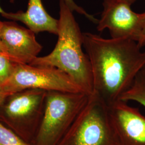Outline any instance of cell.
Listing matches in <instances>:
<instances>
[{"instance_id":"cell-1","label":"cell","mask_w":145,"mask_h":145,"mask_svg":"<svg viewBox=\"0 0 145 145\" xmlns=\"http://www.w3.org/2000/svg\"><path fill=\"white\" fill-rule=\"evenodd\" d=\"M83 47L90 61L93 93L109 106L120 100L145 66V52L128 39L104 38L83 32Z\"/></svg>"},{"instance_id":"cell-2","label":"cell","mask_w":145,"mask_h":145,"mask_svg":"<svg viewBox=\"0 0 145 145\" xmlns=\"http://www.w3.org/2000/svg\"><path fill=\"white\" fill-rule=\"evenodd\" d=\"M73 12L64 0H60L56 46L50 54L37 57L30 65L57 68L69 75L83 92L91 95L93 93L91 65L83 51V32Z\"/></svg>"},{"instance_id":"cell-3","label":"cell","mask_w":145,"mask_h":145,"mask_svg":"<svg viewBox=\"0 0 145 145\" xmlns=\"http://www.w3.org/2000/svg\"><path fill=\"white\" fill-rule=\"evenodd\" d=\"M90 95L82 91H47L42 121L31 145H57L87 103Z\"/></svg>"},{"instance_id":"cell-4","label":"cell","mask_w":145,"mask_h":145,"mask_svg":"<svg viewBox=\"0 0 145 145\" xmlns=\"http://www.w3.org/2000/svg\"><path fill=\"white\" fill-rule=\"evenodd\" d=\"M46 93L26 89L7 95L0 106V122L32 145L42 121Z\"/></svg>"},{"instance_id":"cell-5","label":"cell","mask_w":145,"mask_h":145,"mask_svg":"<svg viewBox=\"0 0 145 145\" xmlns=\"http://www.w3.org/2000/svg\"><path fill=\"white\" fill-rule=\"evenodd\" d=\"M57 145H119L108 106L95 93Z\"/></svg>"},{"instance_id":"cell-6","label":"cell","mask_w":145,"mask_h":145,"mask_svg":"<svg viewBox=\"0 0 145 145\" xmlns=\"http://www.w3.org/2000/svg\"><path fill=\"white\" fill-rule=\"evenodd\" d=\"M26 89L83 92L69 75L57 68L18 63L0 90L8 95Z\"/></svg>"},{"instance_id":"cell-7","label":"cell","mask_w":145,"mask_h":145,"mask_svg":"<svg viewBox=\"0 0 145 145\" xmlns=\"http://www.w3.org/2000/svg\"><path fill=\"white\" fill-rule=\"evenodd\" d=\"M103 10L97 30H109L111 38L128 39L138 42L142 48L145 29V11L137 13L131 5L119 0H103Z\"/></svg>"},{"instance_id":"cell-8","label":"cell","mask_w":145,"mask_h":145,"mask_svg":"<svg viewBox=\"0 0 145 145\" xmlns=\"http://www.w3.org/2000/svg\"><path fill=\"white\" fill-rule=\"evenodd\" d=\"M108 109L119 145H145V117L139 109L120 99Z\"/></svg>"},{"instance_id":"cell-9","label":"cell","mask_w":145,"mask_h":145,"mask_svg":"<svg viewBox=\"0 0 145 145\" xmlns=\"http://www.w3.org/2000/svg\"><path fill=\"white\" fill-rule=\"evenodd\" d=\"M35 33L15 22H3L0 40L5 54L21 64H30L41 52L42 45L37 42Z\"/></svg>"},{"instance_id":"cell-10","label":"cell","mask_w":145,"mask_h":145,"mask_svg":"<svg viewBox=\"0 0 145 145\" xmlns=\"http://www.w3.org/2000/svg\"><path fill=\"white\" fill-rule=\"evenodd\" d=\"M14 1L10 0V3H14ZM0 13L7 19L23 23L35 33L47 32L57 35L58 20L53 18L47 12L42 0H29L25 12L18 11L17 12H8L1 7Z\"/></svg>"},{"instance_id":"cell-11","label":"cell","mask_w":145,"mask_h":145,"mask_svg":"<svg viewBox=\"0 0 145 145\" xmlns=\"http://www.w3.org/2000/svg\"><path fill=\"white\" fill-rule=\"evenodd\" d=\"M120 99L126 102L135 101L145 108V66L138 74L131 87Z\"/></svg>"},{"instance_id":"cell-12","label":"cell","mask_w":145,"mask_h":145,"mask_svg":"<svg viewBox=\"0 0 145 145\" xmlns=\"http://www.w3.org/2000/svg\"><path fill=\"white\" fill-rule=\"evenodd\" d=\"M18 64L5 54H0V87L10 78Z\"/></svg>"},{"instance_id":"cell-13","label":"cell","mask_w":145,"mask_h":145,"mask_svg":"<svg viewBox=\"0 0 145 145\" xmlns=\"http://www.w3.org/2000/svg\"><path fill=\"white\" fill-rule=\"evenodd\" d=\"M28 144L22 140L9 128L0 122V145H25Z\"/></svg>"},{"instance_id":"cell-14","label":"cell","mask_w":145,"mask_h":145,"mask_svg":"<svg viewBox=\"0 0 145 145\" xmlns=\"http://www.w3.org/2000/svg\"><path fill=\"white\" fill-rule=\"evenodd\" d=\"M66 5L69 7V8L72 10L74 12L75 11L78 14L83 15L86 17L88 20L91 21L95 24H97L99 20L93 16L89 14L87 12V11L85 10L83 8L81 7L78 5L74 0H64Z\"/></svg>"},{"instance_id":"cell-15","label":"cell","mask_w":145,"mask_h":145,"mask_svg":"<svg viewBox=\"0 0 145 145\" xmlns=\"http://www.w3.org/2000/svg\"><path fill=\"white\" fill-rule=\"evenodd\" d=\"M7 95V94H5L3 92H2L1 90H0V106L1 104L2 103L3 100L5 99Z\"/></svg>"},{"instance_id":"cell-16","label":"cell","mask_w":145,"mask_h":145,"mask_svg":"<svg viewBox=\"0 0 145 145\" xmlns=\"http://www.w3.org/2000/svg\"><path fill=\"white\" fill-rule=\"evenodd\" d=\"M119 1H121L125 2L128 4H129L130 5H132L133 3H135V2L137 1V0H119Z\"/></svg>"},{"instance_id":"cell-17","label":"cell","mask_w":145,"mask_h":145,"mask_svg":"<svg viewBox=\"0 0 145 145\" xmlns=\"http://www.w3.org/2000/svg\"><path fill=\"white\" fill-rule=\"evenodd\" d=\"M1 53L5 54V50H4L3 46L2 44V42H1V40H0V54Z\"/></svg>"},{"instance_id":"cell-18","label":"cell","mask_w":145,"mask_h":145,"mask_svg":"<svg viewBox=\"0 0 145 145\" xmlns=\"http://www.w3.org/2000/svg\"><path fill=\"white\" fill-rule=\"evenodd\" d=\"M145 40V31H144V39H143V42H142V47H143V44H144V42Z\"/></svg>"},{"instance_id":"cell-19","label":"cell","mask_w":145,"mask_h":145,"mask_svg":"<svg viewBox=\"0 0 145 145\" xmlns=\"http://www.w3.org/2000/svg\"><path fill=\"white\" fill-rule=\"evenodd\" d=\"M1 6H0V8H1ZM0 15H1V13H0ZM2 24H3V22H2L1 21H0V30H1V27H2Z\"/></svg>"},{"instance_id":"cell-20","label":"cell","mask_w":145,"mask_h":145,"mask_svg":"<svg viewBox=\"0 0 145 145\" xmlns=\"http://www.w3.org/2000/svg\"><path fill=\"white\" fill-rule=\"evenodd\" d=\"M144 46H145V40L144 42V44H143V47Z\"/></svg>"},{"instance_id":"cell-21","label":"cell","mask_w":145,"mask_h":145,"mask_svg":"<svg viewBox=\"0 0 145 145\" xmlns=\"http://www.w3.org/2000/svg\"><path fill=\"white\" fill-rule=\"evenodd\" d=\"M29 145V144H26V145Z\"/></svg>"}]
</instances>
